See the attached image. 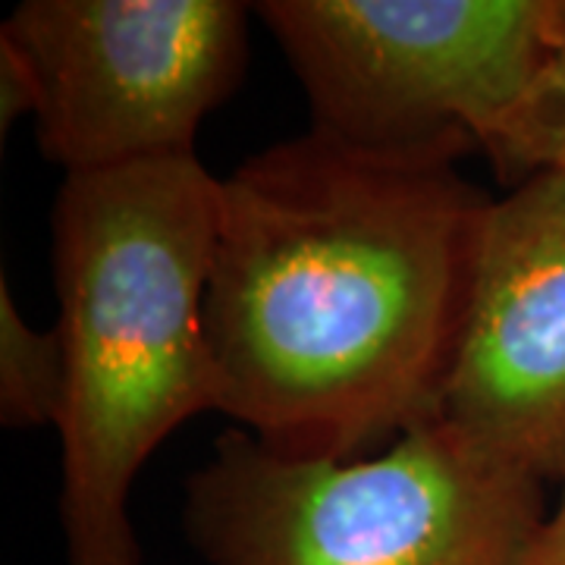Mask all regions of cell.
<instances>
[{"mask_svg": "<svg viewBox=\"0 0 565 565\" xmlns=\"http://www.w3.org/2000/svg\"><path fill=\"white\" fill-rule=\"evenodd\" d=\"M527 565H565V493L559 505L546 515L544 527L531 546Z\"/></svg>", "mask_w": 565, "mask_h": 565, "instance_id": "cell-10", "label": "cell"}, {"mask_svg": "<svg viewBox=\"0 0 565 565\" xmlns=\"http://www.w3.org/2000/svg\"><path fill=\"white\" fill-rule=\"evenodd\" d=\"M541 35L550 57H565V0H544Z\"/></svg>", "mask_w": 565, "mask_h": 565, "instance_id": "cell-11", "label": "cell"}, {"mask_svg": "<svg viewBox=\"0 0 565 565\" xmlns=\"http://www.w3.org/2000/svg\"><path fill=\"white\" fill-rule=\"evenodd\" d=\"M311 107L352 148L459 161L550 57L544 0H264Z\"/></svg>", "mask_w": 565, "mask_h": 565, "instance_id": "cell-4", "label": "cell"}, {"mask_svg": "<svg viewBox=\"0 0 565 565\" xmlns=\"http://www.w3.org/2000/svg\"><path fill=\"white\" fill-rule=\"evenodd\" d=\"M481 151L509 189L537 173L565 177V57H546L519 102L490 126Z\"/></svg>", "mask_w": 565, "mask_h": 565, "instance_id": "cell-8", "label": "cell"}, {"mask_svg": "<svg viewBox=\"0 0 565 565\" xmlns=\"http://www.w3.org/2000/svg\"><path fill=\"white\" fill-rule=\"evenodd\" d=\"M236 0H25L0 29L41 88V154L70 173L195 154L245 76Z\"/></svg>", "mask_w": 565, "mask_h": 565, "instance_id": "cell-5", "label": "cell"}, {"mask_svg": "<svg viewBox=\"0 0 565 565\" xmlns=\"http://www.w3.org/2000/svg\"><path fill=\"white\" fill-rule=\"evenodd\" d=\"M66 349L61 330L25 321L7 277L0 280V424L13 430L61 422Z\"/></svg>", "mask_w": 565, "mask_h": 565, "instance_id": "cell-7", "label": "cell"}, {"mask_svg": "<svg viewBox=\"0 0 565 565\" xmlns=\"http://www.w3.org/2000/svg\"><path fill=\"white\" fill-rule=\"evenodd\" d=\"M39 114L41 88L32 63L13 41L0 39V132L7 136L25 117L39 120Z\"/></svg>", "mask_w": 565, "mask_h": 565, "instance_id": "cell-9", "label": "cell"}, {"mask_svg": "<svg viewBox=\"0 0 565 565\" xmlns=\"http://www.w3.org/2000/svg\"><path fill=\"white\" fill-rule=\"evenodd\" d=\"M546 515L544 481L444 418L352 462L226 430L182 509L207 565H527Z\"/></svg>", "mask_w": 565, "mask_h": 565, "instance_id": "cell-3", "label": "cell"}, {"mask_svg": "<svg viewBox=\"0 0 565 565\" xmlns=\"http://www.w3.org/2000/svg\"><path fill=\"white\" fill-rule=\"evenodd\" d=\"M444 422L565 484V177L537 173L490 204Z\"/></svg>", "mask_w": 565, "mask_h": 565, "instance_id": "cell-6", "label": "cell"}, {"mask_svg": "<svg viewBox=\"0 0 565 565\" xmlns=\"http://www.w3.org/2000/svg\"><path fill=\"white\" fill-rule=\"evenodd\" d=\"M217 177L199 154L63 177L54 282L66 349V565H141L129 490L173 430L217 412L204 299Z\"/></svg>", "mask_w": 565, "mask_h": 565, "instance_id": "cell-2", "label": "cell"}, {"mask_svg": "<svg viewBox=\"0 0 565 565\" xmlns=\"http://www.w3.org/2000/svg\"><path fill=\"white\" fill-rule=\"evenodd\" d=\"M456 163L308 129L217 177V412L264 449L352 462L444 418L493 204Z\"/></svg>", "mask_w": 565, "mask_h": 565, "instance_id": "cell-1", "label": "cell"}]
</instances>
